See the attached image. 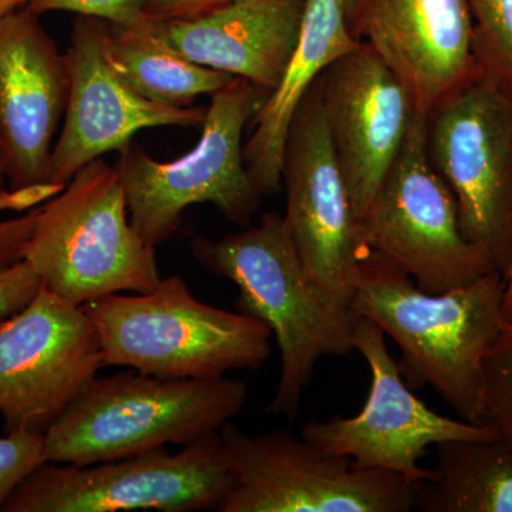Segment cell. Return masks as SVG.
Instances as JSON below:
<instances>
[{"label":"cell","instance_id":"obj_24","mask_svg":"<svg viewBox=\"0 0 512 512\" xmlns=\"http://www.w3.org/2000/svg\"><path fill=\"white\" fill-rule=\"evenodd\" d=\"M45 461V434L12 431L0 437V512L16 487Z\"/></svg>","mask_w":512,"mask_h":512},{"label":"cell","instance_id":"obj_18","mask_svg":"<svg viewBox=\"0 0 512 512\" xmlns=\"http://www.w3.org/2000/svg\"><path fill=\"white\" fill-rule=\"evenodd\" d=\"M305 0H234L191 19L151 20L178 53L272 92L298 45Z\"/></svg>","mask_w":512,"mask_h":512},{"label":"cell","instance_id":"obj_22","mask_svg":"<svg viewBox=\"0 0 512 512\" xmlns=\"http://www.w3.org/2000/svg\"><path fill=\"white\" fill-rule=\"evenodd\" d=\"M474 55L485 77L512 94V0H467Z\"/></svg>","mask_w":512,"mask_h":512},{"label":"cell","instance_id":"obj_7","mask_svg":"<svg viewBox=\"0 0 512 512\" xmlns=\"http://www.w3.org/2000/svg\"><path fill=\"white\" fill-rule=\"evenodd\" d=\"M229 470L218 512H409L413 483L399 474L356 466L284 430L245 433L221 427Z\"/></svg>","mask_w":512,"mask_h":512},{"label":"cell","instance_id":"obj_27","mask_svg":"<svg viewBox=\"0 0 512 512\" xmlns=\"http://www.w3.org/2000/svg\"><path fill=\"white\" fill-rule=\"evenodd\" d=\"M39 207L26 211L13 220L0 221V265H9L23 259V251L28 244Z\"/></svg>","mask_w":512,"mask_h":512},{"label":"cell","instance_id":"obj_4","mask_svg":"<svg viewBox=\"0 0 512 512\" xmlns=\"http://www.w3.org/2000/svg\"><path fill=\"white\" fill-rule=\"evenodd\" d=\"M82 309L99 335L104 366L167 379H212L259 370L271 356V330L258 319L198 301L183 276L147 293H111Z\"/></svg>","mask_w":512,"mask_h":512},{"label":"cell","instance_id":"obj_13","mask_svg":"<svg viewBox=\"0 0 512 512\" xmlns=\"http://www.w3.org/2000/svg\"><path fill=\"white\" fill-rule=\"evenodd\" d=\"M99 335L82 306L42 285L0 322V414L6 433L45 434L103 369Z\"/></svg>","mask_w":512,"mask_h":512},{"label":"cell","instance_id":"obj_3","mask_svg":"<svg viewBox=\"0 0 512 512\" xmlns=\"http://www.w3.org/2000/svg\"><path fill=\"white\" fill-rule=\"evenodd\" d=\"M242 380L96 376L45 433L46 461L90 466L217 434L244 409Z\"/></svg>","mask_w":512,"mask_h":512},{"label":"cell","instance_id":"obj_14","mask_svg":"<svg viewBox=\"0 0 512 512\" xmlns=\"http://www.w3.org/2000/svg\"><path fill=\"white\" fill-rule=\"evenodd\" d=\"M66 56L22 8L0 19V150L9 190L0 207L26 211L52 200L50 158L66 111Z\"/></svg>","mask_w":512,"mask_h":512},{"label":"cell","instance_id":"obj_23","mask_svg":"<svg viewBox=\"0 0 512 512\" xmlns=\"http://www.w3.org/2000/svg\"><path fill=\"white\" fill-rule=\"evenodd\" d=\"M478 424L512 448V322L484 360L483 400Z\"/></svg>","mask_w":512,"mask_h":512},{"label":"cell","instance_id":"obj_28","mask_svg":"<svg viewBox=\"0 0 512 512\" xmlns=\"http://www.w3.org/2000/svg\"><path fill=\"white\" fill-rule=\"evenodd\" d=\"M234 0H148V20L191 19L221 8Z\"/></svg>","mask_w":512,"mask_h":512},{"label":"cell","instance_id":"obj_5","mask_svg":"<svg viewBox=\"0 0 512 512\" xmlns=\"http://www.w3.org/2000/svg\"><path fill=\"white\" fill-rule=\"evenodd\" d=\"M269 94L238 77L212 94L197 146L177 160H156L134 141L119 151L114 168L130 221L148 245L173 237L195 204H212L232 224L251 227L264 195L248 173L242 136Z\"/></svg>","mask_w":512,"mask_h":512},{"label":"cell","instance_id":"obj_17","mask_svg":"<svg viewBox=\"0 0 512 512\" xmlns=\"http://www.w3.org/2000/svg\"><path fill=\"white\" fill-rule=\"evenodd\" d=\"M346 26L399 77L427 114L481 73L467 0H343Z\"/></svg>","mask_w":512,"mask_h":512},{"label":"cell","instance_id":"obj_26","mask_svg":"<svg viewBox=\"0 0 512 512\" xmlns=\"http://www.w3.org/2000/svg\"><path fill=\"white\" fill-rule=\"evenodd\" d=\"M40 288L42 281L25 259L0 265V322L22 311Z\"/></svg>","mask_w":512,"mask_h":512},{"label":"cell","instance_id":"obj_25","mask_svg":"<svg viewBox=\"0 0 512 512\" xmlns=\"http://www.w3.org/2000/svg\"><path fill=\"white\" fill-rule=\"evenodd\" d=\"M28 8L39 16L64 10L123 28H134L148 20V0H30Z\"/></svg>","mask_w":512,"mask_h":512},{"label":"cell","instance_id":"obj_6","mask_svg":"<svg viewBox=\"0 0 512 512\" xmlns=\"http://www.w3.org/2000/svg\"><path fill=\"white\" fill-rule=\"evenodd\" d=\"M23 259L46 289L77 306L147 293L161 281L156 248L131 224L119 175L103 158L40 205Z\"/></svg>","mask_w":512,"mask_h":512},{"label":"cell","instance_id":"obj_19","mask_svg":"<svg viewBox=\"0 0 512 512\" xmlns=\"http://www.w3.org/2000/svg\"><path fill=\"white\" fill-rule=\"evenodd\" d=\"M359 45L346 26L343 0H305L298 45L244 144L248 173L264 197L282 190L286 138L299 104L330 64Z\"/></svg>","mask_w":512,"mask_h":512},{"label":"cell","instance_id":"obj_10","mask_svg":"<svg viewBox=\"0 0 512 512\" xmlns=\"http://www.w3.org/2000/svg\"><path fill=\"white\" fill-rule=\"evenodd\" d=\"M359 225L366 247L402 268L424 292L453 291L500 271L461 231L456 198L427 157L426 114H414Z\"/></svg>","mask_w":512,"mask_h":512},{"label":"cell","instance_id":"obj_15","mask_svg":"<svg viewBox=\"0 0 512 512\" xmlns=\"http://www.w3.org/2000/svg\"><path fill=\"white\" fill-rule=\"evenodd\" d=\"M109 23L74 20L66 56L69 97L62 131L50 158L53 195L74 175L111 151H120L140 131L157 127H201L207 109L170 107L138 96L117 76L106 56Z\"/></svg>","mask_w":512,"mask_h":512},{"label":"cell","instance_id":"obj_29","mask_svg":"<svg viewBox=\"0 0 512 512\" xmlns=\"http://www.w3.org/2000/svg\"><path fill=\"white\" fill-rule=\"evenodd\" d=\"M30 0H0V19L22 8H28Z\"/></svg>","mask_w":512,"mask_h":512},{"label":"cell","instance_id":"obj_11","mask_svg":"<svg viewBox=\"0 0 512 512\" xmlns=\"http://www.w3.org/2000/svg\"><path fill=\"white\" fill-rule=\"evenodd\" d=\"M284 215L303 271L333 311L356 318L353 292L367 251L313 84L299 104L282 161Z\"/></svg>","mask_w":512,"mask_h":512},{"label":"cell","instance_id":"obj_12","mask_svg":"<svg viewBox=\"0 0 512 512\" xmlns=\"http://www.w3.org/2000/svg\"><path fill=\"white\" fill-rule=\"evenodd\" d=\"M352 345L372 373L365 406L346 419L309 421L303 426V439L350 458L356 466L399 474L412 483L433 477V468L420 466L430 447L446 441L498 439L488 427L451 419L421 402L387 350L386 335L372 320L357 316Z\"/></svg>","mask_w":512,"mask_h":512},{"label":"cell","instance_id":"obj_20","mask_svg":"<svg viewBox=\"0 0 512 512\" xmlns=\"http://www.w3.org/2000/svg\"><path fill=\"white\" fill-rule=\"evenodd\" d=\"M429 480L413 483V510L512 512V448L503 440H456L436 446Z\"/></svg>","mask_w":512,"mask_h":512},{"label":"cell","instance_id":"obj_1","mask_svg":"<svg viewBox=\"0 0 512 512\" xmlns=\"http://www.w3.org/2000/svg\"><path fill=\"white\" fill-rule=\"evenodd\" d=\"M507 279L493 271L461 288L424 292L412 276L367 249L357 268L352 311L376 323L402 350L410 389L430 386L457 414L478 424L484 360L510 320Z\"/></svg>","mask_w":512,"mask_h":512},{"label":"cell","instance_id":"obj_9","mask_svg":"<svg viewBox=\"0 0 512 512\" xmlns=\"http://www.w3.org/2000/svg\"><path fill=\"white\" fill-rule=\"evenodd\" d=\"M229 483L218 431L177 453L160 447L90 466L45 461L2 512L218 511Z\"/></svg>","mask_w":512,"mask_h":512},{"label":"cell","instance_id":"obj_2","mask_svg":"<svg viewBox=\"0 0 512 512\" xmlns=\"http://www.w3.org/2000/svg\"><path fill=\"white\" fill-rule=\"evenodd\" d=\"M190 248L205 271L237 285V311L271 330L281 352V376L268 412L295 419L319 360L352 352L357 316L333 311L316 292L278 212H265L261 224L218 241L195 238Z\"/></svg>","mask_w":512,"mask_h":512},{"label":"cell","instance_id":"obj_31","mask_svg":"<svg viewBox=\"0 0 512 512\" xmlns=\"http://www.w3.org/2000/svg\"><path fill=\"white\" fill-rule=\"evenodd\" d=\"M6 173H5V160H3L2 150H0V197L5 192Z\"/></svg>","mask_w":512,"mask_h":512},{"label":"cell","instance_id":"obj_30","mask_svg":"<svg viewBox=\"0 0 512 512\" xmlns=\"http://www.w3.org/2000/svg\"><path fill=\"white\" fill-rule=\"evenodd\" d=\"M505 279H507V292H505V315H507L508 320H512V262L510 269H508L507 274H505Z\"/></svg>","mask_w":512,"mask_h":512},{"label":"cell","instance_id":"obj_8","mask_svg":"<svg viewBox=\"0 0 512 512\" xmlns=\"http://www.w3.org/2000/svg\"><path fill=\"white\" fill-rule=\"evenodd\" d=\"M426 151L464 237L507 274L512 262V94L477 74L426 114Z\"/></svg>","mask_w":512,"mask_h":512},{"label":"cell","instance_id":"obj_16","mask_svg":"<svg viewBox=\"0 0 512 512\" xmlns=\"http://www.w3.org/2000/svg\"><path fill=\"white\" fill-rule=\"evenodd\" d=\"M318 84L333 153L360 221L419 111L399 77L363 43L330 64Z\"/></svg>","mask_w":512,"mask_h":512},{"label":"cell","instance_id":"obj_32","mask_svg":"<svg viewBox=\"0 0 512 512\" xmlns=\"http://www.w3.org/2000/svg\"><path fill=\"white\" fill-rule=\"evenodd\" d=\"M511 322H512V320H511Z\"/></svg>","mask_w":512,"mask_h":512},{"label":"cell","instance_id":"obj_21","mask_svg":"<svg viewBox=\"0 0 512 512\" xmlns=\"http://www.w3.org/2000/svg\"><path fill=\"white\" fill-rule=\"evenodd\" d=\"M106 56L134 93L163 106L191 107L198 97L212 96L237 79L191 62L158 35L151 20L134 28L109 23Z\"/></svg>","mask_w":512,"mask_h":512}]
</instances>
